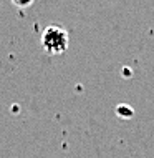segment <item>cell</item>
Returning <instances> with one entry per match:
<instances>
[{
  "instance_id": "3957f363",
  "label": "cell",
  "mask_w": 154,
  "mask_h": 158,
  "mask_svg": "<svg viewBox=\"0 0 154 158\" xmlns=\"http://www.w3.org/2000/svg\"><path fill=\"white\" fill-rule=\"evenodd\" d=\"M12 3L18 8H27L33 3V0H12Z\"/></svg>"
},
{
  "instance_id": "6da1fadb",
  "label": "cell",
  "mask_w": 154,
  "mask_h": 158,
  "mask_svg": "<svg viewBox=\"0 0 154 158\" xmlns=\"http://www.w3.org/2000/svg\"><path fill=\"white\" fill-rule=\"evenodd\" d=\"M68 45H70V35L60 25H50L41 33V47L50 57L65 53L68 50Z\"/></svg>"
},
{
  "instance_id": "7a4b0ae2",
  "label": "cell",
  "mask_w": 154,
  "mask_h": 158,
  "mask_svg": "<svg viewBox=\"0 0 154 158\" xmlns=\"http://www.w3.org/2000/svg\"><path fill=\"white\" fill-rule=\"evenodd\" d=\"M116 115L119 118H123V120H129V118L134 117V110H132V106L126 105V103H121L116 106Z\"/></svg>"
}]
</instances>
